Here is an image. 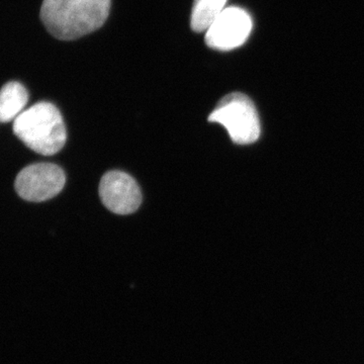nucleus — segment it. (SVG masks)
<instances>
[{"mask_svg":"<svg viewBox=\"0 0 364 364\" xmlns=\"http://www.w3.org/2000/svg\"><path fill=\"white\" fill-rule=\"evenodd\" d=\"M109 9L111 0H44L41 20L57 39L75 40L104 25Z\"/></svg>","mask_w":364,"mask_h":364,"instance_id":"nucleus-1","label":"nucleus"},{"mask_svg":"<svg viewBox=\"0 0 364 364\" xmlns=\"http://www.w3.org/2000/svg\"><path fill=\"white\" fill-rule=\"evenodd\" d=\"M14 132L30 149L42 155L58 153L66 143V127L59 109L50 102H39L14 121Z\"/></svg>","mask_w":364,"mask_h":364,"instance_id":"nucleus-2","label":"nucleus"},{"mask_svg":"<svg viewBox=\"0 0 364 364\" xmlns=\"http://www.w3.org/2000/svg\"><path fill=\"white\" fill-rule=\"evenodd\" d=\"M212 123L221 124L239 145L256 142L260 136V121L252 100L241 92H233L220 100L208 117Z\"/></svg>","mask_w":364,"mask_h":364,"instance_id":"nucleus-3","label":"nucleus"},{"mask_svg":"<svg viewBox=\"0 0 364 364\" xmlns=\"http://www.w3.org/2000/svg\"><path fill=\"white\" fill-rule=\"evenodd\" d=\"M65 182V173L58 165L37 163L21 170L14 186L23 200L44 202L59 195Z\"/></svg>","mask_w":364,"mask_h":364,"instance_id":"nucleus-4","label":"nucleus"},{"mask_svg":"<svg viewBox=\"0 0 364 364\" xmlns=\"http://www.w3.org/2000/svg\"><path fill=\"white\" fill-rule=\"evenodd\" d=\"M252 28V18L245 9L226 7L205 32V43L212 49L230 51L247 41Z\"/></svg>","mask_w":364,"mask_h":364,"instance_id":"nucleus-5","label":"nucleus"},{"mask_svg":"<svg viewBox=\"0 0 364 364\" xmlns=\"http://www.w3.org/2000/svg\"><path fill=\"white\" fill-rule=\"evenodd\" d=\"M102 202L111 212L129 215L142 203V193L135 179L122 171L105 173L100 184Z\"/></svg>","mask_w":364,"mask_h":364,"instance_id":"nucleus-6","label":"nucleus"},{"mask_svg":"<svg viewBox=\"0 0 364 364\" xmlns=\"http://www.w3.org/2000/svg\"><path fill=\"white\" fill-rule=\"evenodd\" d=\"M25 86L16 81L6 83L0 90V123L14 121L28 104Z\"/></svg>","mask_w":364,"mask_h":364,"instance_id":"nucleus-7","label":"nucleus"},{"mask_svg":"<svg viewBox=\"0 0 364 364\" xmlns=\"http://www.w3.org/2000/svg\"><path fill=\"white\" fill-rule=\"evenodd\" d=\"M228 0H195L191 11V26L196 33L208 28L226 9Z\"/></svg>","mask_w":364,"mask_h":364,"instance_id":"nucleus-8","label":"nucleus"}]
</instances>
